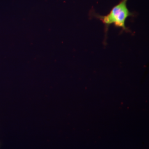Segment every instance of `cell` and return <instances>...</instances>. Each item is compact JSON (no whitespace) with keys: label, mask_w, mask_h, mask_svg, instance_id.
<instances>
[{"label":"cell","mask_w":149,"mask_h":149,"mask_svg":"<svg viewBox=\"0 0 149 149\" xmlns=\"http://www.w3.org/2000/svg\"><path fill=\"white\" fill-rule=\"evenodd\" d=\"M126 2L127 0H123L120 3L114 7L109 15L103 17V22L107 25L114 23L116 26L126 30L125 22L130 15L126 6Z\"/></svg>","instance_id":"obj_1"}]
</instances>
